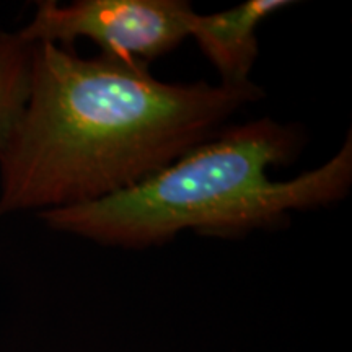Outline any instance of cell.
I'll return each instance as SVG.
<instances>
[{"label":"cell","instance_id":"1","mask_svg":"<svg viewBox=\"0 0 352 352\" xmlns=\"http://www.w3.org/2000/svg\"><path fill=\"white\" fill-rule=\"evenodd\" d=\"M263 95L253 82H162L147 65L33 43L28 100L0 152V215L127 191Z\"/></svg>","mask_w":352,"mask_h":352},{"label":"cell","instance_id":"2","mask_svg":"<svg viewBox=\"0 0 352 352\" xmlns=\"http://www.w3.org/2000/svg\"><path fill=\"white\" fill-rule=\"evenodd\" d=\"M303 145L300 127L271 118L226 126L127 191L39 215L54 230L131 250L168 243L186 230L232 239L283 228L296 210L342 201L352 184L351 132L327 164L271 179L270 170L292 164Z\"/></svg>","mask_w":352,"mask_h":352},{"label":"cell","instance_id":"3","mask_svg":"<svg viewBox=\"0 0 352 352\" xmlns=\"http://www.w3.org/2000/svg\"><path fill=\"white\" fill-rule=\"evenodd\" d=\"M196 10L186 0H77L38 3L19 34L28 43L72 47L78 38L100 46L101 56L151 67L189 36Z\"/></svg>","mask_w":352,"mask_h":352},{"label":"cell","instance_id":"4","mask_svg":"<svg viewBox=\"0 0 352 352\" xmlns=\"http://www.w3.org/2000/svg\"><path fill=\"white\" fill-rule=\"evenodd\" d=\"M290 0H248L228 10L195 13L189 36L217 69L220 83L243 85L258 59V28L272 13L290 7Z\"/></svg>","mask_w":352,"mask_h":352},{"label":"cell","instance_id":"5","mask_svg":"<svg viewBox=\"0 0 352 352\" xmlns=\"http://www.w3.org/2000/svg\"><path fill=\"white\" fill-rule=\"evenodd\" d=\"M33 43L0 32V152L23 113L30 94Z\"/></svg>","mask_w":352,"mask_h":352}]
</instances>
